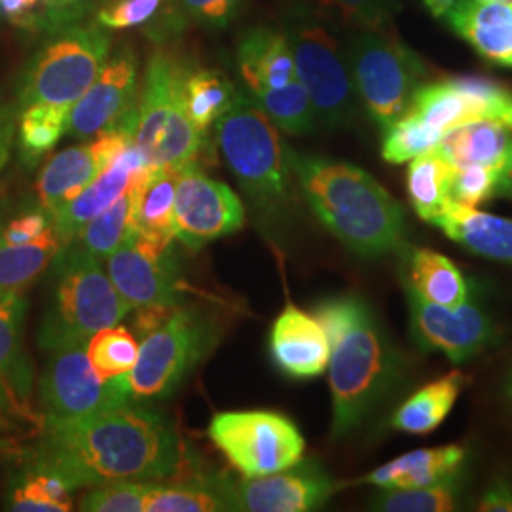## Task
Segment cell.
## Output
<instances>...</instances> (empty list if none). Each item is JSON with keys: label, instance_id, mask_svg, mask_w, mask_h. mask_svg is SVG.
<instances>
[{"label": "cell", "instance_id": "cell-11", "mask_svg": "<svg viewBox=\"0 0 512 512\" xmlns=\"http://www.w3.org/2000/svg\"><path fill=\"white\" fill-rule=\"evenodd\" d=\"M207 435L241 476L285 471L304 458L306 450L298 425L272 410L219 412Z\"/></svg>", "mask_w": 512, "mask_h": 512}, {"label": "cell", "instance_id": "cell-25", "mask_svg": "<svg viewBox=\"0 0 512 512\" xmlns=\"http://www.w3.org/2000/svg\"><path fill=\"white\" fill-rule=\"evenodd\" d=\"M437 150L454 165L494 167L505 183L512 173V128L494 120H476L448 131ZM505 190V188H503Z\"/></svg>", "mask_w": 512, "mask_h": 512}, {"label": "cell", "instance_id": "cell-36", "mask_svg": "<svg viewBox=\"0 0 512 512\" xmlns=\"http://www.w3.org/2000/svg\"><path fill=\"white\" fill-rule=\"evenodd\" d=\"M69 110L48 103H35L21 109L18 145L21 158L27 164H37L61 141V137L67 133Z\"/></svg>", "mask_w": 512, "mask_h": 512}, {"label": "cell", "instance_id": "cell-43", "mask_svg": "<svg viewBox=\"0 0 512 512\" xmlns=\"http://www.w3.org/2000/svg\"><path fill=\"white\" fill-rule=\"evenodd\" d=\"M505 188V177L486 165L454 167L450 177V200L465 207H480Z\"/></svg>", "mask_w": 512, "mask_h": 512}, {"label": "cell", "instance_id": "cell-27", "mask_svg": "<svg viewBox=\"0 0 512 512\" xmlns=\"http://www.w3.org/2000/svg\"><path fill=\"white\" fill-rule=\"evenodd\" d=\"M406 112H412L427 128L435 129L442 137L463 124L492 120L486 103L473 93L461 90L450 78L421 84Z\"/></svg>", "mask_w": 512, "mask_h": 512}, {"label": "cell", "instance_id": "cell-42", "mask_svg": "<svg viewBox=\"0 0 512 512\" xmlns=\"http://www.w3.org/2000/svg\"><path fill=\"white\" fill-rule=\"evenodd\" d=\"M440 139L442 135L435 129L427 128L412 112H404L395 124L384 129L382 156L389 164H406L437 147Z\"/></svg>", "mask_w": 512, "mask_h": 512}, {"label": "cell", "instance_id": "cell-54", "mask_svg": "<svg viewBox=\"0 0 512 512\" xmlns=\"http://www.w3.org/2000/svg\"><path fill=\"white\" fill-rule=\"evenodd\" d=\"M507 399L512 403V372L511 378H509V382H507Z\"/></svg>", "mask_w": 512, "mask_h": 512}, {"label": "cell", "instance_id": "cell-8", "mask_svg": "<svg viewBox=\"0 0 512 512\" xmlns=\"http://www.w3.org/2000/svg\"><path fill=\"white\" fill-rule=\"evenodd\" d=\"M110 33L97 19L48 33L21 76L19 107L48 103L71 109L101 73L112 50Z\"/></svg>", "mask_w": 512, "mask_h": 512}, {"label": "cell", "instance_id": "cell-53", "mask_svg": "<svg viewBox=\"0 0 512 512\" xmlns=\"http://www.w3.org/2000/svg\"><path fill=\"white\" fill-rule=\"evenodd\" d=\"M12 408H16V406L6 397L4 391H0V423L4 421V416H6L8 410H12ZM16 410H18V408H16Z\"/></svg>", "mask_w": 512, "mask_h": 512}, {"label": "cell", "instance_id": "cell-48", "mask_svg": "<svg viewBox=\"0 0 512 512\" xmlns=\"http://www.w3.org/2000/svg\"><path fill=\"white\" fill-rule=\"evenodd\" d=\"M52 226L50 215L40 207L19 215L16 219L10 220L6 228L0 232V241L8 245H19L29 243L33 239L40 238L48 228Z\"/></svg>", "mask_w": 512, "mask_h": 512}, {"label": "cell", "instance_id": "cell-23", "mask_svg": "<svg viewBox=\"0 0 512 512\" xmlns=\"http://www.w3.org/2000/svg\"><path fill=\"white\" fill-rule=\"evenodd\" d=\"M431 224L467 251L512 266V219L450 200Z\"/></svg>", "mask_w": 512, "mask_h": 512}, {"label": "cell", "instance_id": "cell-49", "mask_svg": "<svg viewBox=\"0 0 512 512\" xmlns=\"http://www.w3.org/2000/svg\"><path fill=\"white\" fill-rule=\"evenodd\" d=\"M0 16L25 29H37L40 0H0Z\"/></svg>", "mask_w": 512, "mask_h": 512}, {"label": "cell", "instance_id": "cell-14", "mask_svg": "<svg viewBox=\"0 0 512 512\" xmlns=\"http://www.w3.org/2000/svg\"><path fill=\"white\" fill-rule=\"evenodd\" d=\"M171 243L133 232L105 258L110 281L131 310L179 306L181 274Z\"/></svg>", "mask_w": 512, "mask_h": 512}, {"label": "cell", "instance_id": "cell-10", "mask_svg": "<svg viewBox=\"0 0 512 512\" xmlns=\"http://www.w3.org/2000/svg\"><path fill=\"white\" fill-rule=\"evenodd\" d=\"M289 38L300 84L310 97L317 122L327 128H348L357 118L359 97L346 54L329 31L304 10L287 18Z\"/></svg>", "mask_w": 512, "mask_h": 512}, {"label": "cell", "instance_id": "cell-34", "mask_svg": "<svg viewBox=\"0 0 512 512\" xmlns=\"http://www.w3.org/2000/svg\"><path fill=\"white\" fill-rule=\"evenodd\" d=\"M454 165L450 164L437 148H431L410 160L406 175V192L410 205L420 219H435L442 207L450 202V177Z\"/></svg>", "mask_w": 512, "mask_h": 512}, {"label": "cell", "instance_id": "cell-56", "mask_svg": "<svg viewBox=\"0 0 512 512\" xmlns=\"http://www.w3.org/2000/svg\"><path fill=\"white\" fill-rule=\"evenodd\" d=\"M107 2H110V0H107Z\"/></svg>", "mask_w": 512, "mask_h": 512}, {"label": "cell", "instance_id": "cell-17", "mask_svg": "<svg viewBox=\"0 0 512 512\" xmlns=\"http://www.w3.org/2000/svg\"><path fill=\"white\" fill-rule=\"evenodd\" d=\"M410 330L414 342L425 351L444 353L461 365L478 357L494 342L495 329L488 313L465 300L458 306H440L406 291Z\"/></svg>", "mask_w": 512, "mask_h": 512}, {"label": "cell", "instance_id": "cell-18", "mask_svg": "<svg viewBox=\"0 0 512 512\" xmlns=\"http://www.w3.org/2000/svg\"><path fill=\"white\" fill-rule=\"evenodd\" d=\"M137 116L116 128L103 131L92 141L65 148L42 167L37 181L40 207L50 215L78 196L112 162V158L135 141Z\"/></svg>", "mask_w": 512, "mask_h": 512}, {"label": "cell", "instance_id": "cell-32", "mask_svg": "<svg viewBox=\"0 0 512 512\" xmlns=\"http://www.w3.org/2000/svg\"><path fill=\"white\" fill-rule=\"evenodd\" d=\"M61 247L54 226L29 243L8 245L0 241V298L23 293L54 262Z\"/></svg>", "mask_w": 512, "mask_h": 512}, {"label": "cell", "instance_id": "cell-39", "mask_svg": "<svg viewBox=\"0 0 512 512\" xmlns=\"http://www.w3.org/2000/svg\"><path fill=\"white\" fill-rule=\"evenodd\" d=\"M456 478L418 488H380L370 509L384 512H448L458 503Z\"/></svg>", "mask_w": 512, "mask_h": 512}, {"label": "cell", "instance_id": "cell-12", "mask_svg": "<svg viewBox=\"0 0 512 512\" xmlns=\"http://www.w3.org/2000/svg\"><path fill=\"white\" fill-rule=\"evenodd\" d=\"M124 376L103 380L90 361L88 344L50 351L40 378V403L46 425L80 420L112 406L133 403Z\"/></svg>", "mask_w": 512, "mask_h": 512}, {"label": "cell", "instance_id": "cell-41", "mask_svg": "<svg viewBox=\"0 0 512 512\" xmlns=\"http://www.w3.org/2000/svg\"><path fill=\"white\" fill-rule=\"evenodd\" d=\"M88 355L95 372L103 380L128 374L139 355V342L126 327H109L97 332L88 342Z\"/></svg>", "mask_w": 512, "mask_h": 512}, {"label": "cell", "instance_id": "cell-13", "mask_svg": "<svg viewBox=\"0 0 512 512\" xmlns=\"http://www.w3.org/2000/svg\"><path fill=\"white\" fill-rule=\"evenodd\" d=\"M220 495L230 511L310 512L321 509L340 484L313 459H300L296 465L272 475L213 476Z\"/></svg>", "mask_w": 512, "mask_h": 512}, {"label": "cell", "instance_id": "cell-22", "mask_svg": "<svg viewBox=\"0 0 512 512\" xmlns=\"http://www.w3.org/2000/svg\"><path fill=\"white\" fill-rule=\"evenodd\" d=\"M444 19L476 54L512 69V0H458Z\"/></svg>", "mask_w": 512, "mask_h": 512}, {"label": "cell", "instance_id": "cell-35", "mask_svg": "<svg viewBox=\"0 0 512 512\" xmlns=\"http://www.w3.org/2000/svg\"><path fill=\"white\" fill-rule=\"evenodd\" d=\"M232 80L215 69H192L184 76V103L194 126L202 133L213 128L236 99Z\"/></svg>", "mask_w": 512, "mask_h": 512}, {"label": "cell", "instance_id": "cell-51", "mask_svg": "<svg viewBox=\"0 0 512 512\" xmlns=\"http://www.w3.org/2000/svg\"><path fill=\"white\" fill-rule=\"evenodd\" d=\"M14 139H16V114L10 107L0 105V175L10 160Z\"/></svg>", "mask_w": 512, "mask_h": 512}, {"label": "cell", "instance_id": "cell-30", "mask_svg": "<svg viewBox=\"0 0 512 512\" xmlns=\"http://www.w3.org/2000/svg\"><path fill=\"white\" fill-rule=\"evenodd\" d=\"M469 384V376L452 370L410 395L393 414L391 427L408 435H429L448 418L461 391Z\"/></svg>", "mask_w": 512, "mask_h": 512}, {"label": "cell", "instance_id": "cell-46", "mask_svg": "<svg viewBox=\"0 0 512 512\" xmlns=\"http://www.w3.org/2000/svg\"><path fill=\"white\" fill-rule=\"evenodd\" d=\"M344 18L365 29H387L399 12V0H323Z\"/></svg>", "mask_w": 512, "mask_h": 512}, {"label": "cell", "instance_id": "cell-33", "mask_svg": "<svg viewBox=\"0 0 512 512\" xmlns=\"http://www.w3.org/2000/svg\"><path fill=\"white\" fill-rule=\"evenodd\" d=\"M177 171L150 169L147 177L137 186V200L133 211L135 232L152 238L175 239L173 213H175Z\"/></svg>", "mask_w": 512, "mask_h": 512}, {"label": "cell", "instance_id": "cell-21", "mask_svg": "<svg viewBox=\"0 0 512 512\" xmlns=\"http://www.w3.org/2000/svg\"><path fill=\"white\" fill-rule=\"evenodd\" d=\"M238 67L253 99L279 92L298 80L289 38L274 27H255L241 37Z\"/></svg>", "mask_w": 512, "mask_h": 512}, {"label": "cell", "instance_id": "cell-55", "mask_svg": "<svg viewBox=\"0 0 512 512\" xmlns=\"http://www.w3.org/2000/svg\"><path fill=\"white\" fill-rule=\"evenodd\" d=\"M503 2H509V0H503Z\"/></svg>", "mask_w": 512, "mask_h": 512}, {"label": "cell", "instance_id": "cell-52", "mask_svg": "<svg viewBox=\"0 0 512 512\" xmlns=\"http://www.w3.org/2000/svg\"><path fill=\"white\" fill-rule=\"evenodd\" d=\"M425 8L431 12L433 18H444L456 4L458 0H423Z\"/></svg>", "mask_w": 512, "mask_h": 512}, {"label": "cell", "instance_id": "cell-24", "mask_svg": "<svg viewBox=\"0 0 512 512\" xmlns=\"http://www.w3.org/2000/svg\"><path fill=\"white\" fill-rule=\"evenodd\" d=\"M397 251L404 291L440 306H458L471 298L469 283L448 256L404 243Z\"/></svg>", "mask_w": 512, "mask_h": 512}, {"label": "cell", "instance_id": "cell-9", "mask_svg": "<svg viewBox=\"0 0 512 512\" xmlns=\"http://www.w3.org/2000/svg\"><path fill=\"white\" fill-rule=\"evenodd\" d=\"M349 69L359 101L380 129L395 124L425 78V63L387 29H365L349 42Z\"/></svg>", "mask_w": 512, "mask_h": 512}, {"label": "cell", "instance_id": "cell-40", "mask_svg": "<svg viewBox=\"0 0 512 512\" xmlns=\"http://www.w3.org/2000/svg\"><path fill=\"white\" fill-rule=\"evenodd\" d=\"M255 101L270 116L279 131L289 135H310L317 129L315 110L300 80L279 92L266 93Z\"/></svg>", "mask_w": 512, "mask_h": 512}, {"label": "cell", "instance_id": "cell-26", "mask_svg": "<svg viewBox=\"0 0 512 512\" xmlns=\"http://www.w3.org/2000/svg\"><path fill=\"white\" fill-rule=\"evenodd\" d=\"M467 450L458 444L423 448L399 456L361 480L374 488H418L456 478Z\"/></svg>", "mask_w": 512, "mask_h": 512}, {"label": "cell", "instance_id": "cell-1", "mask_svg": "<svg viewBox=\"0 0 512 512\" xmlns=\"http://www.w3.org/2000/svg\"><path fill=\"white\" fill-rule=\"evenodd\" d=\"M29 456L59 471L78 490L171 476L179 467L181 446L164 416L139 403H126L80 420L46 425Z\"/></svg>", "mask_w": 512, "mask_h": 512}, {"label": "cell", "instance_id": "cell-6", "mask_svg": "<svg viewBox=\"0 0 512 512\" xmlns=\"http://www.w3.org/2000/svg\"><path fill=\"white\" fill-rule=\"evenodd\" d=\"M188 67L179 55L160 46L148 57L137 101L135 141L150 169L181 171L202 154L205 133L194 126L184 103Z\"/></svg>", "mask_w": 512, "mask_h": 512}, {"label": "cell", "instance_id": "cell-37", "mask_svg": "<svg viewBox=\"0 0 512 512\" xmlns=\"http://www.w3.org/2000/svg\"><path fill=\"white\" fill-rule=\"evenodd\" d=\"M245 0H169L164 18L152 19L150 35L165 38L190 25L219 29L238 18Z\"/></svg>", "mask_w": 512, "mask_h": 512}, {"label": "cell", "instance_id": "cell-15", "mask_svg": "<svg viewBox=\"0 0 512 512\" xmlns=\"http://www.w3.org/2000/svg\"><path fill=\"white\" fill-rule=\"evenodd\" d=\"M243 224L245 207L228 184L205 175L196 164L177 171L173 228L184 247L200 251L215 239L236 234Z\"/></svg>", "mask_w": 512, "mask_h": 512}, {"label": "cell", "instance_id": "cell-31", "mask_svg": "<svg viewBox=\"0 0 512 512\" xmlns=\"http://www.w3.org/2000/svg\"><path fill=\"white\" fill-rule=\"evenodd\" d=\"M148 171L150 169L137 173L128 190L103 213L86 222L69 243L82 249L86 255L93 256L95 260L105 262V258L112 255L135 232L133 211L137 200V186L147 177Z\"/></svg>", "mask_w": 512, "mask_h": 512}, {"label": "cell", "instance_id": "cell-50", "mask_svg": "<svg viewBox=\"0 0 512 512\" xmlns=\"http://www.w3.org/2000/svg\"><path fill=\"white\" fill-rule=\"evenodd\" d=\"M478 511L512 512V486L505 480H495L494 484L484 492Z\"/></svg>", "mask_w": 512, "mask_h": 512}, {"label": "cell", "instance_id": "cell-20", "mask_svg": "<svg viewBox=\"0 0 512 512\" xmlns=\"http://www.w3.org/2000/svg\"><path fill=\"white\" fill-rule=\"evenodd\" d=\"M270 355L285 376L310 380L329 368V336L313 313L287 306L270 330Z\"/></svg>", "mask_w": 512, "mask_h": 512}, {"label": "cell", "instance_id": "cell-28", "mask_svg": "<svg viewBox=\"0 0 512 512\" xmlns=\"http://www.w3.org/2000/svg\"><path fill=\"white\" fill-rule=\"evenodd\" d=\"M76 492L69 478L50 465L27 456L23 467L12 476L6 509L14 512H67L73 509Z\"/></svg>", "mask_w": 512, "mask_h": 512}, {"label": "cell", "instance_id": "cell-29", "mask_svg": "<svg viewBox=\"0 0 512 512\" xmlns=\"http://www.w3.org/2000/svg\"><path fill=\"white\" fill-rule=\"evenodd\" d=\"M27 302L21 294L0 298V391L21 410L31 387V368L23 351Z\"/></svg>", "mask_w": 512, "mask_h": 512}, {"label": "cell", "instance_id": "cell-45", "mask_svg": "<svg viewBox=\"0 0 512 512\" xmlns=\"http://www.w3.org/2000/svg\"><path fill=\"white\" fill-rule=\"evenodd\" d=\"M165 0H110L97 10V21L109 31L141 27L156 18Z\"/></svg>", "mask_w": 512, "mask_h": 512}, {"label": "cell", "instance_id": "cell-19", "mask_svg": "<svg viewBox=\"0 0 512 512\" xmlns=\"http://www.w3.org/2000/svg\"><path fill=\"white\" fill-rule=\"evenodd\" d=\"M150 169L145 152L137 141L122 148L95 179L73 200L50 213V220L63 245L73 241L80 228L116 202L135 181V175Z\"/></svg>", "mask_w": 512, "mask_h": 512}, {"label": "cell", "instance_id": "cell-47", "mask_svg": "<svg viewBox=\"0 0 512 512\" xmlns=\"http://www.w3.org/2000/svg\"><path fill=\"white\" fill-rule=\"evenodd\" d=\"M107 0H40L37 29L44 35L80 23Z\"/></svg>", "mask_w": 512, "mask_h": 512}, {"label": "cell", "instance_id": "cell-5", "mask_svg": "<svg viewBox=\"0 0 512 512\" xmlns=\"http://www.w3.org/2000/svg\"><path fill=\"white\" fill-rule=\"evenodd\" d=\"M54 296L38 330L46 351L88 344L97 332L118 325L131 308L112 285L99 260L74 245L54 258Z\"/></svg>", "mask_w": 512, "mask_h": 512}, {"label": "cell", "instance_id": "cell-44", "mask_svg": "<svg viewBox=\"0 0 512 512\" xmlns=\"http://www.w3.org/2000/svg\"><path fill=\"white\" fill-rule=\"evenodd\" d=\"M148 482L120 480L93 486L80 501L84 512H145Z\"/></svg>", "mask_w": 512, "mask_h": 512}, {"label": "cell", "instance_id": "cell-38", "mask_svg": "<svg viewBox=\"0 0 512 512\" xmlns=\"http://www.w3.org/2000/svg\"><path fill=\"white\" fill-rule=\"evenodd\" d=\"M230 511L215 480L158 484L148 482L145 512H220Z\"/></svg>", "mask_w": 512, "mask_h": 512}, {"label": "cell", "instance_id": "cell-7", "mask_svg": "<svg viewBox=\"0 0 512 512\" xmlns=\"http://www.w3.org/2000/svg\"><path fill=\"white\" fill-rule=\"evenodd\" d=\"M219 340L215 317L202 308L177 306L160 327L141 338L135 366L124 376L129 399L133 403L169 399Z\"/></svg>", "mask_w": 512, "mask_h": 512}, {"label": "cell", "instance_id": "cell-2", "mask_svg": "<svg viewBox=\"0 0 512 512\" xmlns=\"http://www.w3.org/2000/svg\"><path fill=\"white\" fill-rule=\"evenodd\" d=\"M330 342L332 440L357 433L397 382L399 353L372 306L359 294L330 296L313 306Z\"/></svg>", "mask_w": 512, "mask_h": 512}, {"label": "cell", "instance_id": "cell-16", "mask_svg": "<svg viewBox=\"0 0 512 512\" xmlns=\"http://www.w3.org/2000/svg\"><path fill=\"white\" fill-rule=\"evenodd\" d=\"M139 63L133 48L110 50L92 86L69 110L67 133L76 141H92L103 131L137 116Z\"/></svg>", "mask_w": 512, "mask_h": 512}, {"label": "cell", "instance_id": "cell-4", "mask_svg": "<svg viewBox=\"0 0 512 512\" xmlns=\"http://www.w3.org/2000/svg\"><path fill=\"white\" fill-rule=\"evenodd\" d=\"M217 143L256 215L270 230H279L293 209L291 148L279 128L253 97L236 93L217 124Z\"/></svg>", "mask_w": 512, "mask_h": 512}, {"label": "cell", "instance_id": "cell-3", "mask_svg": "<svg viewBox=\"0 0 512 512\" xmlns=\"http://www.w3.org/2000/svg\"><path fill=\"white\" fill-rule=\"evenodd\" d=\"M291 165L304 202L351 253L378 258L403 245V205L365 169L293 150Z\"/></svg>", "mask_w": 512, "mask_h": 512}]
</instances>
